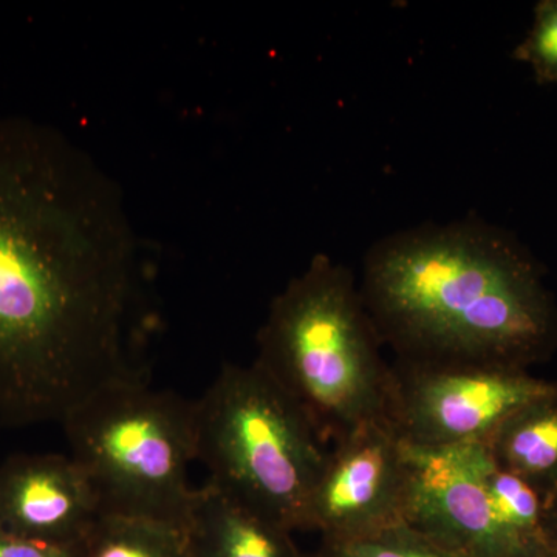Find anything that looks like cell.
Returning <instances> with one entry per match:
<instances>
[{"mask_svg":"<svg viewBox=\"0 0 557 557\" xmlns=\"http://www.w3.org/2000/svg\"><path fill=\"white\" fill-rule=\"evenodd\" d=\"M359 292L399 361L519 369L555 333L536 260L478 218L376 242Z\"/></svg>","mask_w":557,"mask_h":557,"instance_id":"cell-2","label":"cell"},{"mask_svg":"<svg viewBox=\"0 0 557 557\" xmlns=\"http://www.w3.org/2000/svg\"><path fill=\"white\" fill-rule=\"evenodd\" d=\"M354 274L327 255L288 282L258 332L255 362L295 399L324 442L387 421L391 366Z\"/></svg>","mask_w":557,"mask_h":557,"instance_id":"cell-3","label":"cell"},{"mask_svg":"<svg viewBox=\"0 0 557 557\" xmlns=\"http://www.w3.org/2000/svg\"><path fill=\"white\" fill-rule=\"evenodd\" d=\"M79 557H190L185 527L101 516L83 539Z\"/></svg>","mask_w":557,"mask_h":557,"instance_id":"cell-12","label":"cell"},{"mask_svg":"<svg viewBox=\"0 0 557 557\" xmlns=\"http://www.w3.org/2000/svg\"><path fill=\"white\" fill-rule=\"evenodd\" d=\"M545 522H547L549 557H557V493L545 504Z\"/></svg>","mask_w":557,"mask_h":557,"instance_id":"cell-16","label":"cell"},{"mask_svg":"<svg viewBox=\"0 0 557 557\" xmlns=\"http://www.w3.org/2000/svg\"><path fill=\"white\" fill-rule=\"evenodd\" d=\"M138 245L119 186L61 131L0 115V421L62 423L139 375Z\"/></svg>","mask_w":557,"mask_h":557,"instance_id":"cell-1","label":"cell"},{"mask_svg":"<svg viewBox=\"0 0 557 557\" xmlns=\"http://www.w3.org/2000/svg\"><path fill=\"white\" fill-rule=\"evenodd\" d=\"M100 518L94 486L72 457L20 454L0 463V530L76 544Z\"/></svg>","mask_w":557,"mask_h":557,"instance_id":"cell-9","label":"cell"},{"mask_svg":"<svg viewBox=\"0 0 557 557\" xmlns=\"http://www.w3.org/2000/svg\"><path fill=\"white\" fill-rule=\"evenodd\" d=\"M483 445L509 474L533 487L544 504L557 493V397L509 416Z\"/></svg>","mask_w":557,"mask_h":557,"instance_id":"cell-11","label":"cell"},{"mask_svg":"<svg viewBox=\"0 0 557 557\" xmlns=\"http://www.w3.org/2000/svg\"><path fill=\"white\" fill-rule=\"evenodd\" d=\"M405 450L410 527L467 557H549L544 498L483 443Z\"/></svg>","mask_w":557,"mask_h":557,"instance_id":"cell-6","label":"cell"},{"mask_svg":"<svg viewBox=\"0 0 557 557\" xmlns=\"http://www.w3.org/2000/svg\"><path fill=\"white\" fill-rule=\"evenodd\" d=\"M81 544H58L0 530V557H79Z\"/></svg>","mask_w":557,"mask_h":557,"instance_id":"cell-15","label":"cell"},{"mask_svg":"<svg viewBox=\"0 0 557 557\" xmlns=\"http://www.w3.org/2000/svg\"><path fill=\"white\" fill-rule=\"evenodd\" d=\"M61 424L101 516L188 525L194 401L150 386L141 373L101 387Z\"/></svg>","mask_w":557,"mask_h":557,"instance_id":"cell-5","label":"cell"},{"mask_svg":"<svg viewBox=\"0 0 557 557\" xmlns=\"http://www.w3.org/2000/svg\"><path fill=\"white\" fill-rule=\"evenodd\" d=\"M300 557H325L324 555H322L321 552H314V553H302V555H300Z\"/></svg>","mask_w":557,"mask_h":557,"instance_id":"cell-17","label":"cell"},{"mask_svg":"<svg viewBox=\"0 0 557 557\" xmlns=\"http://www.w3.org/2000/svg\"><path fill=\"white\" fill-rule=\"evenodd\" d=\"M196 460L209 483L288 531H306L327 460L307 413L256 362L225 364L194 401Z\"/></svg>","mask_w":557,"mask_h":557,"instance_id":"cell-4","label":"cell"},{"mask_svg":"<svg viewBox=\"0 0 557 557\" xmlns=\"http://www.w3.org/2000/svg\"><path fill=\"white\" fill-rule=\"evenodd\" d=\"M190 557H300L292 531L220 487H197L188 525Z\"/></svg>","mask_w":557,"mask_h":557,"instance_id":"cell-10","label":"cell"},{"mask_svg":"<svg viewBox=\"0 0 557 557\" xmlns=\"http://www.w3.org/2000/svg\"><path fill=\"white\" fill-rule=\"evenodd\" d=\"M319 552L325 557H467L406 522L351 541L322 542Z\"/></svg>","mask_w":557,"mask_h":557,"instance_id":"cell-13","label":"cell"},{"mask_svg":"<svg viewBox=\"0 0 557 557\" xmlns=\"http://www.w3.org/2000/svg\"><path fill=\"white\" fill-rule=\"evenodd\" d=\"M408 497L405 443L387 421L362 424L329 450L306 531H318L322 542L370 536L405 522Z\"/></svg>","mask_w":557,"mask_h":557,"instance_id":"cell-8","label":"cell"},{"mask_svg":"<svg viewBox=\"0 0 557 557\" xmlns=\"http://www.w3.org/2000/svg\"><path fill=\"white\" fill-rule=\"evenodd\" d=\"M552 397L556 384L516 368L397 359L391 366L386 420L406 445L454 448L485 443L509 416Z\"/></svg>","mask_w":557,"mask_h":557,"instance_id":"cell-7","label":"cell"},{"mask_svg":"<svg viewBox=\"0 0 557 557\" xmlns=\"http://www.w3.org/2000/svg\"><path fill=\"white\" fill-rule=\"evenodd\" d=\"M512 58L533 69L537 83L557 84V0H541L527 38Z\"/></svg>","mask_w":557,"mask_h":557,"instance_id":"cell-14","label":"cell"}]
</instances>
